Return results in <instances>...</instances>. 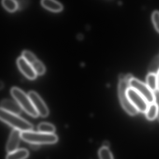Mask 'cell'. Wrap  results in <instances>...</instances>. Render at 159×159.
<instances>
[{"label":"cell","instance_id":"cb8c5ba5","mask_svg":"<svg viewBox=\"0 0 159 159\" xmlns=\"http://www.w3.org/2000/svg\"><path fill=\"white\" fill-rule=\"evenodd\" d=\"M157 90L159 91V71L157 74Z\"/></svg>","mask_w":159,"mask_h":159},{"label":"cell","instance_id":"9a60e30c","mask_svg":"<svg viewBox=\"0 0 159 159\" xmlns=\"http://www.w3.org/2000/svg\"><path fill=\"white\" fill-rule=\"evenodd\" d=\"M147 84L152 91L155 92L157 90V74L149 73L146 78Z\"/></svg>","mask_w":159,"mask_h":159},{"label":"cell","instance_id":"7a4b0ae2","mask_svg":"<svg viewBox=\"0 0 159 159\" xmlns=\"http://www.w3.org/2000/svg\"><path fill=\"white\" fill-rule=\"evenodd\" d=\"M21 138L27 143L38 145L51 144L58 141V136L54 134H49L31 131L21 132Z\"/></svg>","mask_w":159,"mask_h":159},{"label":"cell","instance_id":"5b68a950","mask_svg":"<svg viewBox=\"0 0 159 159\" xmlns=\"http://www.w3.org/2000/svg\"><path fill=\"white\" fill-rule=\"evenodd\" d=\"M130 88L134 89L142 95L148 103L155 102V94L147 84L143 83L136 78L132 77L129 81Z\"/></svg>","mask_w":159,"mask_h":159},{"label":"cell","instance_id":"3957f363","mask_svg":"<svg viewBox=\"0 0 159 159\" xmlns=\"http://www.w3.org/2000/svg\"><path fill=\"white\" fill-rule=\"evenodd\" d=\"M0 118L2 121L12 126L15 129L21 131V132L30 131L32 130V125L19 116L18 115L9 113L1 109Z\"/></svg>","mask_w":159,"mask_h":159},{"label":"cell","instance_id":"30bf717a","mask_svg":"<svg viewBox=\"0 0 159 159\" xmlns=\"http://www.w3.org/2000/svg\"><path fill=\"white\" fill-rule=\"evenodd\" d=\"M21 132L16 129H14L11 133L6 146L7 151L8 153L17 150L21 138Z\"/></svg>","mask_w":159,"mask_h":159},{"label":"cell","instance_id":"7402d4cb","mask_svg":"<svg viewBox=\"0 0 159 159\" xmlns=\"http://www.w3.org/2000/svg\"><path fill=\"white\" fill-rule=\"evenodd\" d=\"M155 94V102L157 105L158 108V118L159 121V91L157 90L156 91L154 92Z\"/></svg>","mask_w":159,"mask_h":159},{"label":"cell","instance_id":"44dd1931","mask_svg":"<svg viewBox=\"0 0 159 159\" xmlns=\"http://www.w3.org/2000/svg\"><path fill=\"white\" fill-rule=\"evenodd\" d=\"M16 2L17 3L18 8L22 9L27 6L29 0H17Z\"/></svg>","mask_w":159,"mask_h":159},{"label":"cell","instance_id":"ba28073f","mask_svg":"<svg viewBox=\"0 0 159 159\" xmlns=\"http://www.w3.org/2000/svg\"><path fill=\"white\" fill-rule=\"evenodd\" d=\"M22 57L30 63L37 75H42L44 73L45 68L44 64L31 52L27 50L23 51Z\"/></svg>","mask_w":159,"mask_h":159},{"label":"cell","instance_id":"d4e9b609","mask_svg":"<svg viewBox=\"0 0 159 159\" xmlns=\"http://www.w3.org/2000/svg\"><path fill=\"white\" fill-rule=\"evenodd\" d=\"M103 146L104 147H105V148H108V146H109V143H108L107 142H104V143L103 144Z\"/></svg>","mask_w":159,"mask_h":159},{"label":"cell","instance_id":"603a6c76","mask_svg":"<svg viewBox=\"0 0 159 159\" xmlns=\"http://www.w3.org/2000/svg\"><path fill=\"white\" fill-rule=\"evenodd\" d=\"M30 147L32 149L36 150V149H37L39 148V145L37 144H31V145Z\"/></svg>","mask_w":159,"mask_h":159},{"label":"cell","instance_id":"52a82bcc","mask_svg":"<svg viewBox=\"0 0 159 159\" xmlns=\"http://www.w3.org/2000/svg\"><path fill=\"white\" fill-rule=\"evenodd\" d=\"M28 95L39 115L43 117L47 116L49 115L48 109L39 95L34 91L30 92Z\"/></svg>","mask_w":159,"mask_h":159},{"label":"cell","instance_id":"d6986e66","mask_svg":"<svg viewBox=\"0 0 159 159\" xmlns=\"http://www.w3.org/2000/svg\"><path fill=\"white\" fill-rule=\"evenodd\" d=\"M100 159H114L113 155L108 148L104 147L101 148L99 152Z\"/></svg>","mask_w":159,"mask_h":159},{"label":"cell","instance_id":"6da1fadb","mask_svg":"<svg viewBox=\"0 0 159 159\" xmlns=\"http://www.w3.org/2000/svg\"><path fill=\"white\" fill-rule=\"evenodd\" d=\"M131 74L121 75L119 76L118 84V95L121 106L123 109L131 116H135L139 111L131 103L128 95L127 90L130 88L129 81L132 78Z\"/></svg>","mask_w":159,"mask_h":159},{"label":"cell","instance_id":"7c38bea8","mask_svg":"<svg viewBox=\"0 0 159 159\" xmlns=\"http://www.w3.org/2000/svg\"><path fill=\"white\" fill-rule=\"evenodd\" d=\"M41 4L46 9L53 12H60L63 8L61 4L55 0H42Z\"/></svg>","mask_w":159,"mask_h":159},{"label":"cell","instance_id":"ac0fdd59","mask_svg":"<svg viewBox=\"0 0 159 159\" xmlns=\"http://www.w3.org/2000/svg\"><path fill=\"white\" fill-rule=\"evenodd\" d=\"M149 73L157 74L159 71V55L156 56L150 62L148 68Z\"/></svg>","mask_w":159,"mask_h":159},{"label":"cell","instance_id":"8992f818","mask_svg":"<svg viewBox=\"0 0 159 159\" xmlns=\"http://www.w3.org/2000/svg\"><path fill=\"white\" fill-rule=\"evenodd\" d=\"M127 95L131 103L139 112L145 113L149 103L141 94L130 87L127 90Z\"/></svg>","mask_w":159,"mask_h":159},{"label":"cell","instance_id":"5bb4252c","mask_svg":"<svg viewBox=\"0 0 159 159\" xmlns=\"http://www.w3.org/2000/svg\"><path fill=\"white\" fill-rule=\"evenodd\" d=\"M145 114L147 118L149 120H154L157 117V106L155 102L149 104Z\"/></svg>","mask_w":159,"mask_h":159},{"label":"cell","instance_id":"277c9868","mask_svg":"<svg viewBox=\"0 0 159 159\" xmlns=\"http://www.w3.org/2000/svg\"><path fill=\"white\" fill-rule=\"evenodd\" d=\"M11 93L14 99L20 105L22 109L33 117H37L38 113L35 108L29 95L20 89L14 87L11 90Z\"/></svg>","mask_w":159,"mask_h":159},{"label":"cell","instance_id":"2e32d148","mask_svg":"<svg viewBox=\"0 0 159 159\" xmlns=\"http://www.w3.org/2000/svg\"><path fill=\"white\" fill-rule=\"evenodd\" d=\"M38 129L40 132L49 134H54L55 131V128L53 125L45 122L40 123L38 125Z\"/></svg>","mask_w":159,"mask_h":159},{"label":"cell","instance_id":"e0dca14e","mask_svg":"<svg viewBox=\"0 0 159 159\" xmlns=\"http://www.w3.org/2000/svg\"><path fill=\"white\" fill-rule=\"evenodd\" d=\"M2 4L7 11L10 12H15L18 8L16 0H2Z\"/></svg>","mask_w":159,"mask_h":159},{"label":"cell","instance_id":"9c48e42d","mask_svg":"<svg viewBox=\"0 0 159 159\" xmlns=\"http://www.w3.org/2000/svg\"><path fill=\"white\" fill-rule=\"evenodd\" d=\"M17 63L21 71L27 78L30 80H34L36 78L37 75L36 73L23 57H20L18 59Z\"/></svg>","mask_w":159,"mask_h":159},{"label":"cell","instance_id":"8fae6325","mask_svg":"<svg viewBox=\"0 0 159 159\" xmlns=\"http://www.w3.org/2000/svg\"><path fill=\"white\" fill-rule=\"evenodd\" d=\"M1 109L17 115L20 114L22 111V108L18 103L7 99L1 102Z\"/></svg>","mask_w":159,"mask_h":159},{"label":"cell","instance_id":"4fadbf2b","mask_svg":"<svg viewBox=\"0 0 159 159\" xmlns=\"http://www.w3.org/2000/svg\"><path fill=\"white\" fill-rule=\"evenodd\" d=\"M29 153L27 149H17L13 152L8 153L6 159H25L29 156Z\"/></svg>","mask_w":159,"mask_h":159},{"label":"cell","instance_id":"ffe728a7","mask_svg":"<svg viewBox=\"0 0 159 159\" xmlns=\"http://www.w3.org/2000/svg\"><path fill=\"white\" fill-rule=\"evenodd\" d=\"M152 20L156 30L159 33V11H155L152 16Z\"/></svg>","mask_w":159,"mask_h":159}]
</instances>
